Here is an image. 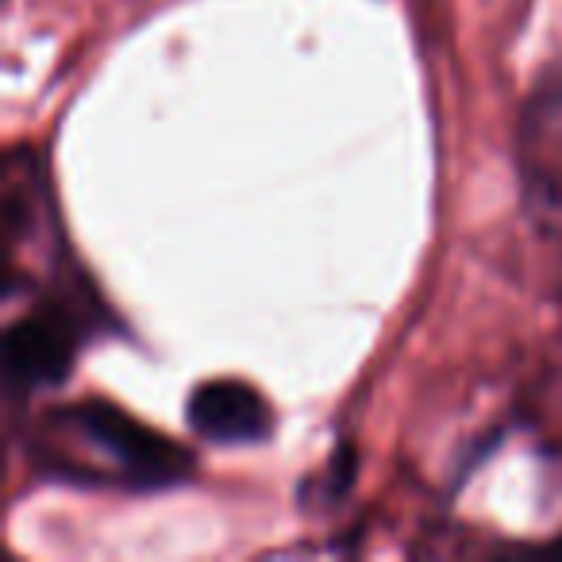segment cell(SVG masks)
<instances>
[{"mask_svg": "<svg viewBox=\"0 0 562 562\" xmlns=\"http://www.w3.org/2000/svg\"><path fill=\"white\" fill-rule=\"evenodd\" d=\"M186 424L196 439L216 447H255L273 436V408L243 378H209L186 397Z\"/></svg>", "mask_w": 562, "mask_h": 562, "instance_id": "cell-4", "label": "cell"}, {"mask_svg": "<svg viewBox=\"0 0 562 562\" xmlns=\"http://www.w3.org/2000/svg\"><path fill=\"white\" fill-rule=\"evenodd\" d=\"M355 467H359V454H355V447L351 443H339L336 454H331V462L324 467V482H328V490H324V501H339L347 490H351Z\"/></svg>", "mask_w": 562, "mask_h": 562, "instance_id": "cell-5", "label": "cell"}, {"mask_svg": "<svg viewBox=\"0 0 562 562\" xmlns=\"http://www.w3.org/2000/svg\"><path fill=\"white\" fill-rule=\"evenodd\" d=\"M27 459L50 482L124 493L173 490L196 470L189 447L101 397L43 413L27 431Z\"/></svg>", "mask_w": 562, "mask_h": 562, "instance_id": "cell-1", "label": "cell"}, {"mask_svg": "<svg viewBox=\"0 0 562 562\" xmlns=\"http://www.w3.org/2000/svg\"><path fill=\"white\" fill-rule=\"evenodd\" d=\"M516 173L528 216L562 232V70L539 78L516 120Z\"/></svg>", "mask_w": 562, "mask_h": 562, "instance_id": "cell-3", "label": "cell"}, {"mask_svg": "<svg viewBox=\"0 0 562 562\" xmlns=\"http://www.w3.org/2000/svg\"><path fill=\"white\" fill-rule=\"evenodd\" d=\"M104 308L97 305V293L86 281L70 290L47 293L40 305L4 328V382L16 397L40 390H55L74 374V362L86 344V336L104 321Z\"/></svg>", "mask_w": 562, "mask_h": 562, "instance_id": "cell-2", "label": "cell"}]
</instances>
